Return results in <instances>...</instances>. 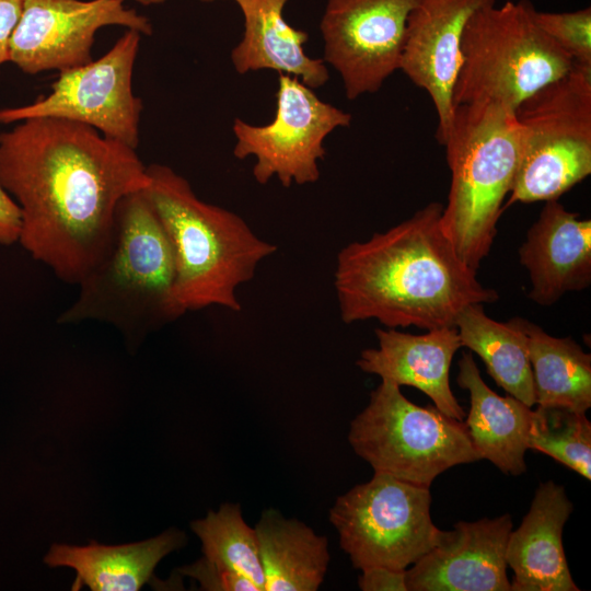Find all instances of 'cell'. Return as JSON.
Wrapping results in <instances>:
<instances>
[{"instance_id": "obj_24", "label": "cell", "mask_w": 591, "mask_h": 591, "mask_svg": "<svg viewBox=\"0 0 591 591\" xmlns=\"http://www.w3.org/2000/svg\"><path fill=\"white\" fill-rule=\"evenodd\" d=\"M528 337L535 404L586 413L591 406V355L570 337H555L515 317Z\"/></svg>"}, {"instance_id": "obj_9", "label": "cell", "mask_w": 591, "mask_h": 591, "mask_svg": "<svg viewBox=\"0 0 591 591\" xmlns=\"http://www.w3.org/2000/svg\"><path fill=\"white\" fill-rule=\"evenodd\" d=\"M429 488L374 472L336 499L329 521L354 568L405 570L438 544Z\"/></svg>"}, {"instance_id": "obj_17", "label": "cell", "mask_w": 591, "mask_h": 591, "mask_svg": "<svg viewBox=\"0 0 591 591\" xmlns=\"http://www.w3.org/2000/svg\"><path fill=\"white\" fill-rule=\"evenodd\" d=\"M376 348L361 351L357 366L398 386L420 390L447 416L463 421L465 413L450 387V367L462 347L456 327L414 335L396 328H376Z\"/></svg>"}, {"instance_id": "obj_16", "label": "cell", "mask_w": 591, "mask_h": 591, "mask_svg": "<svg viewBox=\"0 0 591 591\" xmlns=\"http://www.w3.org/2000/svg\"><path fill=\"white\" fill-rule=\"evenodd\" d=\"M531 280L529 299L548 306L569 291L591 283V220L580 219L559 201H545L519 248Z\"/></svg>"}, {"instance_id": "obj_8", "label": "cell", "mask_w": 591, "mask_h": 591, "mask_svg": "<svg viewBox=\"0 0 591 591\" xmlns=\"http://www.w3.org/2000/svg\"><path fill=\"white\" fill-rule=\"evenodd\" d=\"M348 441L374 472L428 487L448 468L480 460L463 421L417 406L389 380L350 422Z\"/></svg>"}, {"instance_id": "obj_28", "label": "cell", "mask_w": 591, "mask_h": 591, "mask_svg": "<svg viewBox=\"0 0 591 591\" xmlns=\"http://www.w3.org/2000/svg\"><path fill=\"white\" fill-rule=\"evenodd\" d=\"M179 571L199 582L202 590L208 591H260L244 576L219 566L204 556Z\"/></svg>"}, {"instance_id": "obj_18", "label": "cell", "mask_w": 591, "mask_h": 591, "mask_svg": "<svg viewBox=\"0 0 591 591\" xmlns=\"http://www.w3.org/2000/svg\"><path fill=\"white\" fill-rule=\"evenodd\" d=\"M563 486L541 483L520 526L509 534L506 561L513 591H579L563 546V529L572 512Z\"/></svg>"}, {"instance_id": "obj_31", "label": "cell", "mask_w": 591, "mask_h": 591, "mask_svg": "<svg viewBox=\"0 0 591 591\" xmlns=\"http://www.w3.org/2000/svg\"><path fill=\"white\" fill-rule=\"evenodd\" d=\"M23 0H0V66L9 61L10 40L22 13Z\"/></svg>"}, {"instance_id": "obj_32", "label": "cell", "mask_w": 591, "mask_h": 591, "mask_svg": "<svg viewBox=\"0 0 591 591\" xmlns=\"http://www.w3.org/2000/svg\"><path fill=\"white\" fill-rule=\"evenodd\" d=\"M121 1H126V0H121ZM131 1H136L142 5H153V4H161L163 2H165V0H131Z\"/></svg>"}, {"instance_id": "obj_21", "label": "cell", "mask_w": 591, "mask_h": 591, "mask_svg": "<svg viewBox=\"0 0 591 591\" xmlns=\"http://www.w3.org/2000/svg\"><path fill=\"white\" fill-rule=\"evenodd\" d=\"M185 543L183 532L170 529L153 538L117 546L55 544L45 563L72 568L77 572L73 590L86 586L93 591H137L152 579L159 561Z\"/></svg>"}, {"instance_id": "obj_6", "label": "cell", "mask_w": 591, "mask_h": 591, "mask_svg": "<svg viewBox=\"0 0 591 591\" xmlns=\"http://www.w3.org/2000/svg\"><path fill=\"white\" fill-rule=\"evenodd\" d=\"M528 0L488 4L467 21L453 107L494 103L514 111L540 89L564 77L573 60L536 24Z\"/></svg>"}, {"instance_id": "obj_10", "label": "cell", "mask_w": 591, "mask_h": 591, "mask_svg": "<svg viewBox=\"0 0 591 591\" xmlns=\"http://www.w3.org/2000/svg\"><path fill=\"white\" fill-rule=\"evenodd\" d=\"M351 119L349 113L321 100L299 78L279 73L273 120L256 126L235 118L233 154L239 160L256 159L253 176L259 184L275 176L287 188L293 183L312 184L320 178L325 138L348 127Z\"/></svg>"}, {"instance_id": "obj_29", "label": "cell", "mask_w": 591, "mask_h": 591, "mask_svg": "<svg viewBox=\"0 0 591 591\" xmlns=\"http://www.w3.org/2000/svg\"><path fill=\"white\" fill-rule=\"evenodd\" d=\"M358 586L362 591H407L406 569L364 568L358 578Z\"/></svg>"}, {"instance_id": "obj_19", "label": "cell", "mask_w": 591, "mask_h": 591, "mask_svg": "<svg viewBox=\"0 0 591 591\" xmlns=\"http://www.w3.org/2000/svg\"><path fill=\"white\" fill-rule=\"evenodd\" d=\"M239 5L244 31L231 51L235 71L270 69L297 77L311 89L324 85L329 72L323 58H311L304 51L309 34L291 26L283 18L289 0H234Z\"/></svg>"}, {"instance_id": "obj_30", "label": "cell", "mask_w": 591, "mask_h": 591, "mask_svg": "<svg viewBox=\"0 0 591 591\" xmlns=\"http://www.w3.org/2000/svg\"><path fill=\"white\" fill-rule=\"evenodd\" d=\"M21 227V209L0 182V244L19 242Z\"/></svg>"}, {"instance_id": "obj_22", "label": "cell", "mask_w": 591, "mask_h": 591, "mask_svg": "<svg viewBox=\"0 0 591 591\" xmlns=\"http://www.w3.org/2000/svg\"><path fill=\"white\" fill-rule=\"evenodd\" d=\"M255 531L264 591H316L331 561L326 536L274 508L265 509Z\"/></svg>"}, {"instance_id": "obj_2", "label": "cell", "mask_w": 591, "mask_h": 591, "mask_svg": "<svg viewBox=\"0 0 591 591\" xmlns=\"http://www.w3.org/2000/svg\"><path fill=\"white\" fill-rule=\"evenodd\" d=\"M442 210L432 201L338 252L334 287L345 324L376 320L386 328L455 327L465 306L498 300L456 254L441 227Z\"/></svg>"}, {"instance_id": "obj_33", "label": "cell", "mask_w": 591, "mask_h": 591, "mask_svg": "<svg viewBox=\"0 0 591 591\" xmlns=\"http://www.w3.org/2000/svg\"><path fill=\"white\" fill-rule=\"evenodd\" d=\"M199 1H202V2H212V1H216V0H199Z\"/></svg>"}, {"instance_id": "obj_11", "label": "cell", "mask_w": 591, "mask_h": 591, "mask_svg": "<svg viewBox=\"0 0 591 591\" xmlns=\"http://www.w3.org/2000/svg\"><path fill=\"white\" fill-rule=\"evenodd\" d=\"M141 34L127 30L97 60L59 71L50 92L28 105L0 109V124L33 117L68 119L137 149L142 102L132 92Z\"/></svg>"}, {"instance_id": "obj_1", "label": "cell", "mask_w": 591, "mask_h": 591, "mask_svg": "<svg viewBox=\"0 0 591 591\" xmlns=\"http://www.w3.org/2000/svg\"><path fill=\"white\" fill-rule=\"evenodd\" d=\"M0 182L21 209L19 243L78 285L106 252L121 199L150 179L136 149L84 124L33 117L0 134Z\"/></svg>"}, {"instance_id": "obj_25", "label": "cell", "mask_w": 591, "mask_h": 591, "mask_svg": "<svg viewBox=\"0 0 591 591\" xmlns=\"http://www.w3.org/2000/svg\"><path fill=\"white\" fill-rule=\"evenodd\" d=\"M204 557L253 581L264 591V571L255 528L250 526L239 503H224L192 522Z\"/></svg>"}, {"instance_id": "obj_4", "label": "cell", "mask_w": 591, "mask_h": 591, "mask_svg": "<svg viewBox=\"0 0 591 591\" xmlns=\"http://www.w3.org/2000/svg\"><path fill=\"white\" fill-rule=\"evenodd\" d=\"M174 279L165 230L143 189L132 193L117 207L106 252L78 282V298L57 322L107 323L137 340L181 316Z\"/></svg>"}, {"instance_id": "obj_14", "label": "cell", "mask_w": 591, "mask_h": 591, "mask_svg": "<svg viewBox=\"0 0 591 591\" xmlns=\"http://www.w3.org/2000/svg\"><path fill=\"white\" fill-rule=\"evenodd\" d=\"M491 3L495 0H419L408 15L399 70L431 97L440 144L453 116L465 25L476 11Z\"/></svg>"}, {"instance_id": "obj_13", "label": "cell", "mask_w": 591, "mask_h": 591, "mask_svg": "<svg viewBox=\"0 0 591 591\" xmlns=\"http://www.w3.org/2000/svg\"><path fill=\"white\" fill-rule=\"evenodd\" d=\"M108 25L153 32L149 19L121 0H23L9 61L27 74L86 65L96 32Z\"/></svg>"}, {"instance_id": "obj_23", "label": "cell", "mask_w": 591, "mask_h": 591, "mask_svg": "<svg viewBox=\"0 0 591 591\" xmlns=\"http://www.w3.org/2000/svg\"><path fill=\"white\" fill-rule=\"evenodd\" d=\"M462 347L477 354L488 374L508 394L532 407L535 404L528 337L515 317L506 323L486 315L480 303L465 306L455 320Z\"/></svg>"}, {"instance_id": "obj_5", "label": "cell", "mask_w": 591, "mask_h": 591, "mask_svg": "<svg viewBox=\"0 0 591 591\" xmlns=\"http://www.w3.org/2000/svg\"><path fill=\"white\" fill-rule=\"evenodd\" d=\"M442 146L451 185L441 227L462 262L476 271L490 252L518 170L514 111L494 103L455 106Z\"/></svg>"}, {"instance_id": "obj_12", "label": "cell", "mask_w": 591, "mask_h": 591, "mask_svg": "<svg viewBox=\"0 0 591 591\" xmlns=\"http://www.w3.org/2000/svg\"><path fill=\"white\" fill-rule=\"evenodd\" d=\"M419 0H327L320 22L323 60L350 101L375 93L399 70L406 23Z\"/></svg>"}, {"instance_id": "obj_7", "label": "cell", "mask_w": 591, "mask_h": 591, "mask_svg": "<svg viewBox=\"0 0 591 591\" xmlns=\"http://www.w3.org/2000/svg\"><path fill=\"white\" fill-rule=\"evenodd\" d=\"M520 158L503 209L557 200L591 173V66L575 62L515 109Z\"/></svg>"}, {"instance_id": "obj_20", "label": "cell", "mask_w": 591, "mask_h": 591, "mask_svg": "<svg viewBox=\"0 0 591 591\" xmlns=\"http://www.w3.org/2000/svg\"><path fill=\"white\" fill-rule=\"evenodd\" d=\"M456 381L470 392L471 406L464 424L479 457L490 461L505 474H523L531 407L511 395L502 397L490 390L471 352H464L459 360Z\"/></svg>"}, {"instance_id": "obj_3", "label": "cell", "mask_w": 591, "mask_h": 591, "mask_svg": "<svg viewBox=\"0 0 591 591\" xmlns=\"http://www.w3.org/2000/svg\"><path fill=\"white\" fill-rule=\"evenodd\" d=\"M143 189L171 243L178 314L218 305L240 312L237 288L252 280L277 246L233 211L201 200L189 182L164 164L147 166Z\"/></svg>"}, {"instance_id": "obj_27", "label": "cell", "mask_w": 591, "mask_h": 591, "mask_svg": "<svg viewBox=\"0 0 591 591\" xmlns=\"http://www.w3.org/2000/svg\"><path fill=\"white\" fill-rule=\"evenodd\" d=\"M540 28L553 39L573 62L591 66V8L572 12L534 11Z\"/></svg>"}, {"instance_id": "obj_26", "label": "cell", "mask_w": 591, "mask_h": 591, "mask_svg": "<svg viewBox=\"0 0 591 591\" xmlns=\"http://www.w3.org/2000/svg\"><path fill=\"white\" fill-rule=\"evenodd\" d=\"M528 447L591 479V422L586 413L537 406L533 410Z\"/></svg>"}, {"instance_id": "obj_15", "label": "cell", "mask_w": 591, "mask_h": 591, "mask_svg": "<svg viewBox=\"0 0 591 591\" xmlns=\"http://www.w3.org/2000/svg\"><path fill=\"white\" fill-rule=\"evenodd\" d=\"M510 514L461 521L406 569L407 591H510L506 548Z\"/></svg>"}]
</instances>
